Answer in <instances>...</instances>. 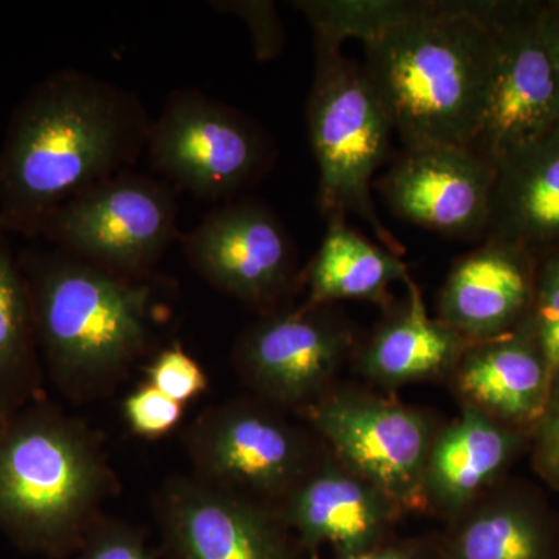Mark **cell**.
I'll use <instances>...</instances> for the list:
<instances>
[{"label":"cell","instance_id":"cell-29","mask_svg":"<svg viewBox=\"0 0 559 559\" xmlns=\"http://www.w3.org/2000/svg\"><path fill=\"white\" fill-rule=\"evenodd\" d=\"M533 466L550 487L559 489V371L551 380L543 415L530 433Z\"/></svg>","mask_w":559,"mask_h":559},{"label":"cell","instance_id":"cell-20","mask_svg":"<svg viewBox=\"0 0 559 559\" xmlns=\"http://www.w3.org/2000/svg\"><path fill=\"white\" fill-rule=\"evenodd\" d=\"M406 286V304L356 349L359 370L388 388L452 373L471 345L439 318H430L414 280H407Z\"/></svg>","mask_w":559,"mask_h":559},{"label":"cell","instance_id":"cell-22","mask_svg":"<svg viewBox=\"0 0 559 559\" xmlns=\"http://www.w3.org/2000/svg\"><path fill=\"white\" fill-rule=\"evenodd\" d=\"M38 342L27 280L0 230V418L36 400Z\"/></svg>","mask_w":559,"mask_h":559},{"label":"cell","instance_id":"cell-6","mask_svg":"<svg viewBox=\"0 0 559 559\" xmlns=\"http://www.w3.org/2000/svg\"><path fill=\"white\" fill-rule=\"evenodd\" d=\"M146 154L176 189L202 200H230L259 182L275 159L257 121L198 90L173 91L151 121Z\"/></svg>","mask_w":559,"mask_h":559},{"label":"cell","instance_id":"cell-17","mask_svg":"<svg viewBox=\"0 0 559 559\" xmlns=\"http://www.w3.org/2000/svg\"><path fill=\"white\" fill-rule=\"evenodd\" d=\"M286 520L308 546L330 544L342 558L373 549L401 511L341 463L305 474L288 492Z\"/></svg>","mask_w":559,"mask_h":559},{"label":"cell","instance_id":"cell-10","mask_svg":"<svg viewBox=\"0 0 559 559\" xmlns=\"http://www.w3.org/2000/svg\"><path fill=\"white\" fill-rule=\"evenodd\" d=\"M194 271L263 316L278 311L296 283V248L277 213L255 198L212 210L182 238Z\"/></svg>","mask_w":559,"mask_h":559},{"label":"cell","instance_id":"cell-18","mask_svg":"<svg viewBox=\"0 0 559 559\" xmlns=\"http://www.w3.org/2000/svg\"><path fill=\"white\" fill-rule=\"evenodd\" d=\"M528 433L466 406L462 417L437 433L426 466L428 506L459 513L498 480L520 454Z\"/></svg>","mask_w":559,"mask_h":559},{"label":"cell","instance_id":"cell-28","mask_svg":"<svg viewBox=\"0 0 559 559\" xmlns=\"http://www.w3.org/2000/svg\"><path fill=\"white\" fill-rule=\"evenodd\" d=\"M124 417L140 436L159 437L178 425L182 417V404L168 399L154 385L146 384L124 401Z\"/></svg>","mask_w":559,"mask_h":559},{"label":"cell","instance_id":"cell-3","mask_svg":"<svg viewBox=\"0 0 559 559\" xmlns=\"http://www.w3.org/2000/svg\"><path fill=\"white\" fill-rule=\"evenodd\" d=\"M31 293L36 342L64 388L123 369L150 337L151 289L61 250L20 257Z\"/></svg>","mask_w":559,"mask_h":559},{"label":"cell","instance_id":"cell-8","mask_svg":"<svg viewBox=\"0 0 559 559\" xmlns=\"http://www.w3.org/2000/svg\"><path fill=\"white\" fill-rule=\"evenodd\" d=\"M496 43L495 75L471 148L496 168L559 127V73L536 0H481Z\"/></svg>","mask_w":559,"mask_h":559},{"label":"cell","instance_id":"cell-15","mask_svg":"<svg viewBox=\"0 0 559 559\" xmlns=\"http://www.w3.org/2000/svg\"><path fill=\"white\" fill-rule=\"evenodd\" d=\"M164 521L179 559H289L274 520L223 489L176 484L165 499Z\"/></svg>","mask_w":559,"mask_h":559},{"label":"cell","instance_id":"cell-24","mask_svg":"<svg viewBox=\"0 0 559 559\" xmlns=\"http://www.w3.org/2000/svg\"><path fill=\"white\" fill-rule=\"evenodd\" d=\"M433 0H299L294 2L311 24L314 47L342 50L347 39L366 44L426 13Z\"/></svg>","mask_w":559,"mask_h":559},{"label":"cell","instance_id":"cell-16","mask_svg":"<svg viewBox=\"0 0 559 559\" xmlns=\"http://www.w3.org/2000/svg\"><path fill=\"white\" fill-rule=\"evenodd\" d=\"M451 374L466 406L528 436L551 384L532 319L498 340L471 344Z\"/></svg>","mask_w":559,"mask_h":559},{"label":"cell","instance_id":"cell-19","mask_svg":"<svg viewBox=\"0 0 559 559\" xmlns=\"http://www.w3.org/2000/svg\"><path fill=\"white\" fill-rule=\"evenodd\" d=\"M484 240L521 246L536 259L559 248V127L499 165Z\"/></svg>","mask_w":559,"mask_h":559},{"label":"cell","instance_id":"cell-27","mask_svg":"<svg viewBox=\"0 0 559 559\" xmlns=\"http://www.w3.org/2000/svg\"><path fill=\"white\" fill-rule=\"evenodd\" d=\"M212 7L226 13L237 14L248 24L252 33L257 60L271 61L282 53L285 46V31L274 2H266V0L212 2Z\"/></svg>","mask_w":559,"mask_h":559},{"label":"cell","instance_id":"cell-2","mask_svg":"<svg viewBox=\"0 0 559 559\" xmlns=\"http://www.w3.org/2000/svg\"><path fill=\"white\" fill-rule=\"evenodd\" d=\"M364 47V69L404 146H471L496 62L481 0H433L426 13Z\"/></svg>","mask_w":559,"mask_h":559},{"label":"cell","instance_id":"cell-32","mask_svg":"<svg viewBox=\"0 0 559 559\" xmlns=\"http://www.w3.org/2000/svg\"><path fill=\"white\" fill-rule=\"evenodd\" d=\"M342 559H412V554L409 550L401 549V547H388V549L360 551V554Z\"/></svg>","mask_w":559,"mask_h":559},{"label":"cell","instance_id":"cell-7","mask_svg":"<svg viewBox=\"0 0 559 559\" xmlns=\"http://www.w3.org/2000/svg\"><path fill=\"white\" fill-rule=\"evenodd\" d=\"M178 210L170 183L121 171L61 205L43 237L73 259L138 280L178 238Z\"/></svg>","mask_w":559,"mask_h":559},{"label":"cell","instance_id":"cell-14","mask_svg":"<svg viewBox=\"0 0 559 559\" xmlns=\"http://www.w3.org/2000/svg\"><path fill=\"white\" fill-rule=\"evenodd\" d=\"M538 259L521 246L484 240L444 280L439 319L469 344L498 340L532 316Z\"/></svg>","mask_w":559,"mask_h":559},{"label":"cell","instance_id":"cell-21","mask_svg":"<svg viewBox=\"0 0 559 559\" xmlns=\"http://www.w3.org/2000/svg\"><path fill=\"white\" fill-rule=\"evenodd\" d=\"M411 278L407 264L384 246L348 226L347 218L326 221L325 237L304 272L310 307L340 300L389 305L390 286Z\"/></svg>","mask_w":559,"mask_h":559},{"label":"cell","instance_id":"cell-23","mask_svg":"<svg viewBox=\"0 0 559 559\" xmlns=\"http://www.w3.org/2000/svg\"><path fill=\"white\" fill-rule=\"evenodd\" d=\"M546 543L536 507L502 498L471 514L452 543L451 559H543Z\"/></svg>","mask_w":559,"mask_h":559},{"label":"cell","instance_id":"cell-26","mask_svg":"<svg viewBox=\"0 0 559 559\" xmlns=\"http://www.w3.org/2000/svg\"><path fill=\"white\" fill-rule=\"evenodd\" d=\"M150 384L168 399L183 404L207 389V377L189 353L182 348L164 349L148 369Z\"/></svg>","mask_w":559,"mask_h":559},{"label":"cell","instance_id":"cell-31","mask_svg":"<svg viewBox=\"0 0 559 559\" xmlns=\"http://www.w3.org/2000/svg\"><path fill=\"white\" fill-rule=\"evenodd\" d=\"M539 27L544 44L559 73V0L540 2Z\"/></svg>","mask_w":559,"mask_h":559},{"label":"cell","instance_id":"cell-1","mask_svg":"<svg viewBox=\"0 0 559 559\" xmlns=\"http://www.w3.org/2000/svg\"><path fill=\"white\" fill-rule=\"evenodd\" d=\"M151 121L134 92L108 80L75 69L40 80L0 150V230L40 237L61 205L138 162Z\"/></svg>","mask_w":559,"mask_h":559},{"label":"cell","instance_id":"cell-9","mask_svg":"<svg viewBox=\"0 0 559 559\" xmlns=\"http://www.w3.org/2000/svg\"><path fill=\"white\" fill-rule=\"evenodd\" d=\"M336 462L369 481L401 511L423 510L433 433L419 412L366 393L334 392L310 407Z\"/></svg>","mask_w":559,"mask_h":559},{"label":"cell","instance_id":"cell-12","mask_svg":"<svg viewBox=\"0 0 559 559\" xmlns=\"http://www.w3.org/2000/svg\"><path fill=\"white\" fill-rule=\"evenodd\" d=\"M329 307L271 312L242 333L235 360L261 395L282 404L308 403L355 355L353 330Z\"/></svg>","mask_w":559,"mask_h":559},{"label":"cell","instance_id":"cell-4","mask_svg":"<svg viewBox=\"0 0 559 559\" xmlns=\"http://www.w3.org/2000/svg\"><path fill=\"white\" fill-rule=\"evenodd\" d=\"M103 485L98 452L72 419L38 401L0 418V530L22 549L68 546Z\"/></svg>","mask_w":559,"mask_h":559},{"label":"cell","instance_id":"cell-25","mask_svg":"<svg viewBox=\"0 0 559 559\" xmlns=\"http://www.w3.org/2000/svg\"><path fill=\"white\" fill-rule=\"evenodd\" d=\"M530 319L554 380L559 371V248L538 257L535 300Z\"/></svg>","mask_w":559,"mask_h":559},{"label":"cell","instance_id":"cell-30","mask_svg":"<svg viewBox=\"0 0 559 559\" xmlns=\"http://www.w3.org/2000/svg\"><path fill=\"white\" fill-rule=\"evenodd\" d=\"M80 559H153L142 540L123 528H106L91 539Z\"/></svg>","mask_w":559,"mask_h":559},{"label":"cell","instance_id":"cell-13","mask_svg":"<svg viewBox=\"0 0 559 559\" xmlns=\"http://www.w3.org/2000/svg\"><path fill=\"white\" fill-rule=\"evenodd\" d=\"M189 443L198 468L221 487L274 496L307 474L299 433L250 407L212 412L191 429Z\"/></svg>","mask_w":559,"mask_h":559},{"label":"cell","instance_id":"cell-11","mask_svg":"<svg viewBox=\"0 0 559 559\" xmlns=\"http://www.w3.org/2000/svg\"><path fill=\"white\" fill-rule=\"evenodd\" d=\"M498 168L471 146H404L373 182L401 219L452 240L481 241L491 216Z\"/></svg>","mask_w":559,"mask_h":559},{"label":"cell","instance_id":"cell-5","mask_svg":"<svg viewBox=\"0 0 559 559\" xmlns=\"http://www.w3.org/2000/svg\"><path fill=\"white\" fill-rule=\"evenodd\" d=\"M316 49L307 103L308 140L318 165V207L323 219L356 215L381 246L403 255L373 201L374 173L390 156L392 121L364 66L342 50Z\"/></svg>","mask_w":559,"mask_h":559}]
</instances>
